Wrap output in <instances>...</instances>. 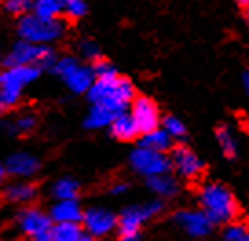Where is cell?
<instances>
[{
    "mask_svg": "<svg viewBox=\"0 0 249 241\" xmlns=\"http://www.w3.org/2000/svg\"><path fill=\"white\" fill-rule=\"evenodd\" d=\"M198 205L214 225H227L238 216V201L224 183L207 181L198 188Z\"/></svg>",
    "mask_w": 249,
    "mask_h": 241,
    "instance_id": "6da1fadb",
    "label": "cell"
},
{
    "mask_svg": "<svg viewBox=\"0 0 249 241\" xmlns=\"http://www.w3.org/2000/svg\"><path fill=\"white\" fill-rule=\"evenodd\" d=\"M86 97L92 104H103L107 108L114 110L116 113H121V112H126L128 106H132V101L136 99V90L128 79L116 75L110 79H95Z\"/></svg>",
    "mask_w": 249,
    "mask_h": 241,
    "instance_id": "7a4b0ae2",
    "label": "cell"
},
{
    "mask_svg": "<svg viewBox=\"0 0 249 241\" xmlns=\"http://www.w3.org/2000/svg\"><path fill=\"white\" fill-rule=\"evenodd\" d=\"M42 68L33 64H17V66H4L0 75V106L2 110L15 108L22 97L24 86L31 84L40 77Z\"/></svg>",
    "mask_w": 249,
    "mask_h": 241,
    "instance_id": "3957f363",
    "label": "cell"
},
{
    "mask_svg": "<svg viewBox=\"0 0 249 241\" xmlns=\"http://www.w3.org/2000/svg\"><path fill=\"white\" fill-rule=\"evenodd\" d=\"M64 22L61 18H44L35 15L33 11L18 16L17 22V35L18 39L37 42V44H50L59 40L64 35Z\"/></svg>",
    "mask_w": 249,
    "mask_h": 241,
    "instance_id": "277c9868",
    "label": "cell"
},
{
    "mask_svg": "<svg viewBox=\"0 0 249 241\" xmlns=\"http://www.w3.org/2000/svg\"><path fill=\"white\" fill-rule=\"evenodd\" d=\"M165 205L163 199L158 197L143 205H132L119 214V223H117V232L123 241H136L141 238V226L152 218L160 216L163 212Z\"/></svg>",
    "mask_w": 249,
    "mask_h": 241,
    "instance_id": "5b68a950",
    "label": "cell"
},
{
    "mask_svg": "<svg viewBox=\"0 0 249 241\" xmlns=\"http://www.w3.org/2000/svg\"><path fill=\"white\" fill-rule=\"evenodd\" d=\"M57 53L50 44H37L30 40L20 39L13 44L9 53L4 59V66H17V64H33L42 70H52L57 63Z\"/></svg>",
    "mask_w": 249,
    "mask_h": 241,
    "instance_id": "8992f818",
    "label": "cell"
},
{
    "mask_svg": "<svg viewBox=\"0 0 249 241\" xmlns=\"http://www.w3.org/2000/svg\"><path fill=\"white\" fill-rule=\"evenodd\" d=\"M52 71L62 79L71 94H88V90L95 82L92 68L81 64L75 57H59Z\"/></svg>",
    "mask_w": 249,
    "mask_h": 241,
    "instance_id": "52a82bcc",
    "label": "cell"
},
{
    "mask_svg": "<svg viewBox=\"0 0 249 241\" xmlns=\"http://www.w3.org/2000/svg\"><path fill=\"white\" fill-rule=\"evenodd\" d=\"M55 221L50 214L35 207H26L17 214L18 230L35 241H52V228Z\"/></svg>",
    "mask_w": 249,
    "mask_h": 241,
    "instance_id": "ba28073f",
    "label": "cell"
},
{
    "mask_svg": "<svg viewBox=\"0 0 249 241\" xmlns=\"http://www.w3.org/2000/svg\"><path fill=\"white\" fill-rule=\"evenodd\" d=\"M130 166L134 170L145 176V177H152L158 174H167L172 170L171 156H167L165 152H158L147 146H138L130 154Z\"/></svg>",
    "mask_w": 249,
    "mask_h": 241,
    "instance_id": "9c48e42d",
    "label": "cell"
},
{
    "mask_svg": "<svg viewBox=\"0 0 249 241\" xmlns=\"http://www.w3.org/2000/svg\"><path fill=\"white\" fill-rule=\"evenodd\" d=\"M171 161H172V170L178 174V177L185 179V181H195L203 174L205 164L200 159V156L195 150H191L185 145L172 148L171 150Z\"/></svg>",
    "mask_w": 249,
    "mask_h": 241,
    "instance_id": "30bf717a",
    "label": "cell"
},
{
    "mask_svg": "<svg viewBox=\"0 0 249 241\" xmlns=\"http://www.w3.org/2000/svg\"><path fill=\"white\" fill-rule=\"evenodd\" d=\"M172 221L191 238H205L213 232V226H214V223L211 221V218L202 209H181L178 212H174Z\"/></svg>",
    "mask_w": 249,
    "mask_h": 241,
    "instance_id": "8fae6325",
    "label": "cell"
},
{
    "mask_svg": "<svg viewBox=\"0 0 249 241\" xmlns=\"http://www.w3.org/2000/svg\"><path fill=\"white\" fill-rule=\"evenodd\" d=\"M81 223L92 238H103V236H108L116 230L117 223H119V216L110 212L108 209L93 207V209L85 210Z\"/></svg>",
    "mask_w": 249,
    "mask_h": 241,
    "instance_id": "7c38bea8",
    "label": "cell"
},
{
    "mask_svg": "<svg viewBox=\"0 0 249 241\" xmlns=\"http://www.w3.org/2000/svg\"><path fill=\"white\" fill-rule=\"evenodd\" d=\"M40 170V159L28 152H15L8 156V159L2 164V177H18L28 179L33 177Z\"/></svg>",
    "mask_w": 249,
    "mask_h": 241,
    "instance_id": "4fadbf2b",
    "label": "cell"
},
{
    "mask_svg": "<svg viewBox=\"0 0 249 241\" xmlns=\"http://www.w3.org/2000/svg\"><path fill=\"white\" fill-rule=\"evenodd\" d=\"M130 113L134 115L136 123L140 126L141 133H147L160 126V110L156 102L150 97H136L132 101V110Z\"/></svg>",
    "mask_w": 249,
    "mask_h": 241,
    "instance_id": "5bb4252c",
    "label": "cell"
},
{
    "mask_svg": "<svg viewBox=\"0 0 249 241\" xmlns=\"http://www.w3.org/2000/svg\"><path fill=\"white\" fill-rule=\"evenodd\" d=\"M112 137H116L117 141H134L141 137V130L132 113L128 112H121L114 117L112 125L108 126Z\"/></svg>",
    "mask_w": 249,
    "mask_h": 241,
    "instance_id": "9a60e30c",
    "label": "cell"
},
{
    "mask_svg": "<svg viewBox=\"0 0 249 241\" xmlns=\"http://www.w3.org/2000/svg\"><path fill=\"white\" fill-rule=\"evenodd\" d=\"M35 197H37V187L26 179L11 181L4 187V199L13 205H28L35 201Z\"/></svg>",
    "mask_w": 249,
    "mask_h": 241,
    "instance_id": "2e32d148",
    "label": "cell"
},
{
    "mask_svg": "<svg viewBox=\"0 0 249 241\" xmlns=\"http://www.w3.org/2000/svg\"><path fill=\"white\" fill-rule=\"evenodd\" d=\"M93 240L85 230V226L79 225V221H61L55 223L52 228V241H90Z\"/></svg>",
    "mask_w": 249,
    "mask_h": 241,
    "instance_id": "e0dca14e",
    "label": "cell"
},
{
    "mask_svg": "<svg viewBox=\"0 0 249 241\" xmlns=\"http://www.w3.org/2000/svg\"><path fill=\"white\" fill-rule=\"evenodd\" d=\"M147 185H148V188H150L158 197H161V199H171V197H176V195L179 194L178 179L174 177V176H171V172L147 177Z\"/></svg>",
    "mask_w": 249,
    "mask_h": 241,
    "instance_id": "ac0fdd59",
    "label": "cell"
},
{
    "mask_svg": "<svg viewBox=\"0 0 249 241\" xmlns=\"http://www.w3.org/2000/svg\"><path fill=\"white\" fill-rule=\"evenodd\" d=\"M83 210L79 207L77 199H55V203L50 209V216L55 223L61 221H79L83 219Z\"/></svg>",
    "mask_w": 249,
    "mask_h": 241,
    "instance_id": "d6986e66",
    "label": "cell"
},
{
    "mask_svg": "<svg viewBox=\"0 0 249 241\" xmlns=\"http://www.w3.org/2000/svg\"><path fill=\"white\" fill-rule=\"evenodd\" d=\"M117 113L114 110L107 108L103 104H92L90 112L85 117V128L88 130H101V128H108L114 121Z\"/></svg>",
    "mask_w": 249,
    "mask_h": 241,
    "instance_id": "ffe728a7",
    "label": "cell"
},
{
    "mask_svg": "<svg viewBox=\"0 0 249 241\" xmlns=\"http://www.w3.org/2000/svg\"><path fill=\"white\" fill-rule=\"evenodd\" d=\"M172 137L171 133L165 130L163 126L160 128H154L147 133H141L140 137V145L141 146L152 148V150H158V152H167V150H172Z\"/></svg>",
    "mask_w": 249,
    "mask_h": 241,
    "instance_id": "44dd1931",
    "label": "cell"
},
{
    "mask_svg": "<svg viewBox=\"0 0 249 241\" xmlns=\"http://www.w3.org/2000/svg\"><path fill=\"white\" fill-rule=\"evenodd\" d=\"M214 137H216V143L218 146H220V152L227 159H234V157L238 156V143H236V137L233 135V132L229 130V126L226 125L216 126Z\"/></svg>",
    "mask_w": 249,
    "mask_h": 241,
    "instance_id": "7402d4cb",
    "label": "cell"
},
{
    "mask_svg": "<svg viewBox=\"0 0 249 241\" xmlns=\"http://www.w3.org/2000/svg\"><path fill=\"white\" fill-rule=\"evenodd\" d=\"M53 199H77L79 195V183L71 177L57 179L52 187Z\"/></svg>",
    "mask_w": 249,
    "mask_h": 241,
    "instance_id": "603a6c76",
    "label": "cell"
},
{
    "mask_svg": "<svg viewBox=\"0 0 249 241\" xmlns=\"http://www.w3.org/2000/svg\"><path fill=\"white\" fill-rule=\"evenodd\" d=\"M33 13L44 18H61V15L64 13L62 0H35Z\"/></svg>",
    "mask_w": 249,
    "mask_h": 241,
    "instance_id": "cb8c5ba5",
    "label": "cell"
},
{
    "mask_svg": "<svg viewBox=\"0 0 249 241\" xmlns=\"http://www.w3.org/2000/svg\"><path fill=\"white\" fill-rule=\"evenodd\" d=\"M224 240L227 241H249V226L242 221H229L227 225H224Z\"/></svg>",
    "mask_w": 249,
    "mask_h": 241,
    "instance_id": "d4e9b609",
    "label": "cell"
},
{
    "mask_svg": "<svg viewBox=\"0 0 249 241\" xmlns=\"http://www.w3.org/2000/svg\"><path fill=\"white\" fill-rule=\"evenodd\" d=\"M161 126H163L167 132L171 133V137L174 141H181V139H185V135H187V126L179 121L178 117H174V115H167L163 117V121H161Z\"/></svg>",
    "mask_w": 249,
    "mask_h": 241,
    "instance_id": "484cf974",
    "label": "cell"
},
{
    "mask_svg": "<svg viewBox=\"0 0 249 241\" xmlns=\"http://www.w3.org/2000/svg\"><path fill=\"white\" fill-rule=\"evenodd\" d=\"M35 126H37V117L33 113H22L11 125H8V128H11L13 133H31L35 130Z\"/></svg>",
    "mask_w": 249,
    "mask_h": 241,
    "instance_id": "4316f807",
    "label": "cell"
},
{
    "mask_svg": "<svg viewBox=\"0 0 249 241\" xmlns=\"http://www.w3.org/2000/svg\"><path fill=\"white\" fill-rule=\"evenodd\" d=\"M33 2L35 0H4V9L9 15L22 16L26 13L33 11Z\"/></svg>",
    "mask_w": 249,
    "mask_h": 241,
    "instance_id": "83f0119b",
    "label": "cell"
},
{
    "mask_svg": "<svg viewBox=\"0 0 249 241\" xmlns=\"http://www.w3.org/2000/svg\"><path fill=\"white\" fill-rule=\"evenodd\" d=\"M92 70H93V75L95 79H110V77H116L117 75V70L116 66L107 61V59H97V61H93L92 64Z\"/></svg>",
    "mask_w": 249,
    "mask_h": 241,
    "instance_id": "f1b7e54d",
    "label": "cell"
},
{
    "mask_svg": "<svg viewBox=\"0 0 249 241\" xmlns=\"http://www.w3.org/2000/svg\"><path fill=\"white\" fill-rule=\"evenodd\" d=\"M62 8H64V15L70 18H81L86 15V0H62Z\"/></svg>",
    "mask_w": 249,
    "mask_h": 241,
    "instance_id": "f546056e",
    "label": "cell"
},
{
    "mask_svg": "<svg viewBox=\"0 0 249 241\" xmlns=\"http://www.w3.org/2000/svg\"><path fill=\"white\" fill-rule=\"evenodd\" d=\"M79 53L83 59L86 61H97V59H101V49L97 46V42H93L90 39H85L81 40V44H79Z\"/></svg>",
    "mask_w": 249,
    "mask_h": 241,
    "instance_id": "4dcf8cb0",
    "label": "cell"
},
{
    "mask_svg": "<svg viewBox=\"0 0 249 241\" xmlns=\"http://www.w3.org/2000/svg\"><path fill=\"white\" fill-rule=\"evenodd\" d=\"M126 183H116V185H112L110 187V194L112 195H121V194H124L126 192Z\"/></svg>",
    "mask_w": 249,
    "mask_h": 241,
    "instance_id": "1f68e13d",
    "label": "cell"
},
{
    "mask_svg": "<svg viewBox=\"0 0 249 241\" xmlns=\"http://www.w3.org/2000/svg\"><path fill=\"white\" fill-rule=\"evenodd\" d=\"M236 4L242 9V13H244V16H246V20L249 24V0H236Z\"/></svg>",
    "mask_w": 249,
    "mask_h": 241,
    "instance_id": "d6a6232c",
    "label": "cell"
},
{
    "mask_svg": "<svg viewBox=\"0 0 249 241\" xmlns=\"http://www.w3.org/2000/svg\"><path fill=\"white\" fill-rule=\"evenodd\" d=\"M242 86L246 90V94H249V68L244 73H242Z\"/></svg>",
    "mask_w": 249,
    "mask_h": 241,
    "instance_id": "836d02e7",
    "label": "cell"
}]
</instances>
